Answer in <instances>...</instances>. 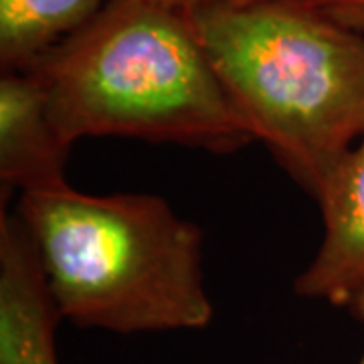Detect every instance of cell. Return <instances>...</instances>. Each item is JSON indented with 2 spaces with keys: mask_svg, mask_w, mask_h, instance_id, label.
Here are the masks:
<instances>
[{
  "mask_svg": "<svg viewBox=\"0 0 364 364\" xmlns=\"http://www.w3.org/2000/svg\"><path fill=\"white\" fill-rule=\"evenodd\" d=\"M71 146L51 119L47 91L31 69L2 71L0 77V188L2 203L13 191L31 193L65 184Z\"/></svg>",
  "mask_w": 364,
  "mask_h": 364,
  "instance_id": "5",
  "label": "cell"
},
{
  "mask_svg": "<svg viewBox=\"0 0 364 364\" xmlns=\"http://www.w3.org/2000/svg\"><path fill=\"white\" fill-rule=\"evenodd\" d=\"M350 310L354 312V316H356V318H358V320L364 324V294H360L358 298L352 301ZM358 364H364V350L363 354H360V360H358Z\"/></svg>",
  "mask_w": 364,
  "mask_h": 364,
  "instance_id": "9",
  "label": "cell"
},
{
  "mask_svg": "<svg viewBox=\"0 0 364 364\" xmlns=\"http://www.w3.org/2000/svg\"><path fill=\"white\" fill-rule=\"evenodd\" d=\"M188 16L255 140L316 198L364 134V33L298 0Z\"/></svg>",
  "mask_w": 364,
  "mask_h": 364,
  "instance_id": "3",
  "label": "cell"
},
{
  "mask_svg": "<svg viewBox=\"0 0 364 364\" xmlns=\"http://www.w3.org/2000/svg\"><path fill=\"white\" fill-rule=\"evenodd\" d=\"M28 235L63 320L116 334L203 330L213 320L203 231L154 195L23 193Z\"/></svg>",
  "mask_w": 364,
  "mask_h": 364,
  "instance_id": "2",
  "label": "cell"
},
{
  "mask_svg": "<svg viewBox=\"0 0 364 364\" xmlns=\"http://www.w3.org/2000/svg\"><path fill=\"white\" fill-rule=\"evenodd\" d=\"M31 69L69 146L122 136L231 154L257 142L191 16L158 0H112Z\"/></svg>",
  "mask_w": 364,
  "mask_h": 364,
  "instance_id": "1",
  "label": "cell"
},
{
  "mask_svg": "<svg viewBox=\"0 0 364 364\" xmlns=\"http://www.w3.org/2000/svg\"><path fill=\"white\" fill-rule=\"evenodd\" d=\"M316 203L324 239L294 289L301 298L350 308L364 294V134L326 176Z\"/></svg>",
  "mask_w": 364,
  "mask_h": 364,
  "instance_id": "4",
  "label": "cell"
},
{
  "mask_svg": "<svg viewBox=\"0 0 364 364\" xmlns=\"http://www.w3.org/2000/svg\"><path fill=\"white\" fill-rule=\"evenodd\" d=\"M326 16L364 33V0H298Z\"/></svg>",
  "mask_w": 364,
  "mask_h": 364,
  "instance_id": "7",
  "label": "cell"
},
{
  "mask_svg": "<svg viewBox=\"0 0 364 364\" xmlns=\"http://www.w3.org/2000/svg\"><path fill=\"white\" fill-rule=\"evenodd\" d=\"M112 0H0L2 71L26 69L95 18Z\"/></svg>",
  "mask_w": 364,
  "mask_h": 364,
  "instance_id": "6",
  "label": "cell"
},
{
  "mask_svg": "<svg viewBox=\"0 0 364 364\" xmlns=\"http://www.w3.org/2000/svg\"><path fill=\"white\" fill-rule=\"evenodd\" d=\"M166 6L178 9V11H195L200 6H213V4H223V6H247V4H257V2H267V0H158Z\"/></svg>",
  "mask_w": 364,
  "mask_h": 364,
  "instance_id": "8",
  "label": "cell"
}]
</instances>
